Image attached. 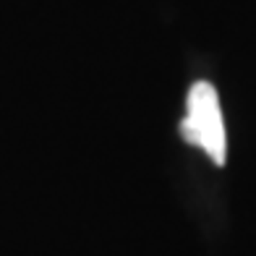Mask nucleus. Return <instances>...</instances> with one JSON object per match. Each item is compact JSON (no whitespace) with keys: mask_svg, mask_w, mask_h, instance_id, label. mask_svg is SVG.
I'll list each match as a JSON object with an SVG mask.
<instances>
[{"mask_svg":"<svg viewBox=\"0 0 256 256\" xmlns=\"http://www.w3.org/2000/svg\"><path fill=\"white\" fill-rule=\"evenodd\" d=\"M180 136L186 138V144L202 146L217 168L225 165L228 144H225L222 110H220L217 89L206 81H196L188 89L186 118L180 120Z\"/></svg>","mask_w":256,"mask_h":256,"instance_id":"obj_1","label":"nucleus"}]
</instances>
